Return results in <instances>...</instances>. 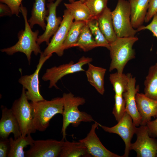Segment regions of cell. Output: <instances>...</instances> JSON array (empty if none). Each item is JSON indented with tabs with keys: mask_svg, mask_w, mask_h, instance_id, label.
Masks as SVG:
<instances>
[{
	"mask_svg": "<svg viewBox=\"0 0 157 157\" xmlns=\"http://www.w3.org/2000/svg\"><path fill=\"white\" fill-rule=\"evenodd\" d=\"M20 9L24 20V29L18 33L19 40L15 44L9 47L2 49L1 51L9 55H12L18 52L23 53L26 56L30 65L32 53L37 56L42 52L39 45L37 43L39 31L38 30L34 31H32L27 20V8L22 4Z\"/></svg>",
	"mask_w": 157,
	"mask_h": 157,
	"instance_id": "obj_1",
	"label": "cell"
},
{
	"mask_svg": "<svg viewBox=\"0 0 157 157\" xmlns=\"http://www.w3.org/2000/svg\"><path fill=\"white\" fill-rule=\"evenodd\" d=\"M138 40V38L135 36L117 37L114 41L110 44L108 50L111 59L109 68L110 72L116 69L118 73H123L127 63L135 57L133 47Z\"/></svg>",
	"mask_w": 157,
	"mask_h": 157,
	"instance_id": "obj_2",
	"label": "cell"
},
{
	"mask_svg": "<svg viewBox=\"0 0 157 157\" xmlns=\"http://www.w3.org/2000/svg\"><path fill=\"white\" fill-rule=\"evenodd\" d=\"M62 98L63 110L61 133L63 135L62 140H64L66 138V129L70 124L76 126L81 122L95 121L90 115L85 112L80 111L78 110V106L83 105L85 102L84 98L75 97L71 92L64 93Z\"/></svg>",
	"mask_w": 157,
	"mask_h": 157,
	"instance_id": "obj_3",
	"label": "cell"
},
{
	"mask_svg": "<svg viewBox=\"0 0 157 157\" xmlns=\"http://www.w3.org/2000/svg\"><path fill=\"white\" fill-rule=\"evenodd\" d=\"M33 113V124L36 131H43L49 125L51 119L56 115H62L63 101L62 97L50 101L44 100L31 103Z\"/></svg>",
	"mask_w": 157,
	"mask_h": 157,
	"instance_id": "obj_4",
	"label": "cell"
},
{
	"mask_svg": "<svg viewBox=\"0 0 157 157\" xmlns=\"http://www.w3.org/2000/svg\"><path fill=\"white\" fill-rule=\"evenodd\" d=\"M26 89L22 88L20 97L15 101L11 109L19 125L22 135L25 136L35 132L33 124V109L26 95Z\"/></svg>",
	"mask_w": 157,
	"mask_h": 157,
	"instance_id": "obj_5",
	"label": "cell"
},
{
	"mask_svg": "<svg viewBox=\"0 0 157 157\" xmlns=\"http://www.w3.org/2000/svg\"><path fill=\"white\" fill-rule=\"evenodd\" d=\"M131 11L129 1L118 0L111 16L114 30L117 37L135 36L138 32L133 27Z\"/></svg>",
	"mask_w": 157,
	"mask_h": 157,
	"instance_id": "obj_6",
	"label": "cell"
},
{
	"mask_svg": "<svg viewBox=\"0 0 157 157\" xmlns=\"http://www.w3.org/2000/svg\"><path fill=\"white\" fill-rule=\"evenodd\" d=\"M92 61V58L83 56L76 63L71 61L68 63L47 69L42 76V79L44 81H49V88L55 87L59 89L56 84L59 80L67 75L85 71L83 66Z\"/></svg>",
	"mask_w": 157,
	"mask_h": 157,
	"instance_id": "obj_7",
	"label": "cell"
},
{
	"mask_svg": "<svg viewBox=\"0 0 157 157\" xmlns=\"http://www.w3.org/2000/svg\"><path fill=\"white\" fill-rule=\"evenodd\" d=\"M73 20L69 11L67 9L65 10L62 22L58 29L43 52L44 56L52 55L53 53H55L59 56L63 55L65 50L64 43Z\"/></svg>",
	"mask_w": 157,
	"mask_h": 157,
	"instance_id": "obj_8",
	"label": "cell"
},
{
	"mask_svg": "<svg viewBox=\"0 0 157 157\" xmlns=\"http://www.w3.org/2000/svg\"><path fill=\"white\" fill-rule=\"evenodd\" d=\"M135 134L137 140L134 143L131 144L130 150L135 151L137 157H156L157 140L150 137L147 125L137 128Z\"/></svg>",
	"mask_w": 157,
	"mask_h": 157,
	"instance_id": "obj_9",
	"label": "cell"
},
{
	"mask_svg": "<svg viewBox=\"0 0 157 157\" xmlns=\"http://www.w3.org/2000/svg\"><path fill=\"white\" fill-rule=\"evenodd\" d=\"M52 55L45 56L42 52L34 73L30 75L22 76L19 79V83L27 90L26 93L28 100L32 102H36L44 99L40 92L39 73L44 63Z\"/></svg>",
	"mask_w": 157,
	"mask_h": 157,
	"instance_id": "obj_10",
	"label": "cell"
},
{
	"mask_svg": "<svg viewBox=\"0 0 157 157\" xmlns=\"http://www.w3.org/2000/svg\"><path fill=\"white\" fill-rule=\"evenodd\" d=\"M99 126L106 132L117 134L122 138L125 144L124 153L122 157L129 156L131 141L135 134L137 128L133 123L131 117L126 112L115 125L108 127L101 125Z\"/></svg>",
	"mask_w": 157,
	"mask_h": 157,
	"instance_id": "obj_11",
	"label": "cell"
},
{
	"mask_svg": "<svg viewBox=\"0 0 157 157\" xmlns=\"http://www.w3.org/2000/svg\"><path fill=\"white\" fill-rule=\"evenodd\" d=\"M53 139L34 140L30 149L25 152L27 157H59L63 141Z\"/></svg>",
	"mask_w": 157,
	"mask_h": 157,
	"instance_id": "obj_12",
	"label": "cell"
},
{
	"mask_svg": "<svg viewBox=\"0 0 157 157\" xmlns=\"http://www.w3.org/2000/svg\"><path fill=\"white\" fill-rule=\"evenodd\" d=\"M63 0H49V3L47 4L48 14L46 17V27L44 32L38 37L37 43L39 45L45 42L47 45L50 42V38L54 34L58 29L62 19L60 17H57L56 9L57 7Z\"/></svg>",
	"mask_w": 157,
	"mask_h": 157,
	"instance_id": "obj_13",
	"label": "cell"
},
{
	"mask_svg": "<svg viewBox=\"0 0 157 157\" xmlns=\"http://www.w3.org/2000/svg\"><path fill=\"white\" fill-rule=\"evenodd\" d=\"M99 123L95 121L85 138L79 141L83 142L87 148L89 154L95 157H122L110 151L103 145L95 132Z\"/></svg>",
	"mask_w": 157,
	"mask_h": 157,
	"instance_id": "obj_14",
	"label": "cell"
},
{
	"mask_svg": "<svg viewBox=\"0 0 157 157\" xmlns=\"http://www.w3.org/2000/svg\"><path fill=\"white\" fill-rule=\"evenodd\" d=\"M129 74V81L126 91L122 96L126 101V112L132 117L133 123L136 126L140 125L142 118L137 109L135 101V95L139 91L138 86L135 87L136 79L130 73Z\"/></svg>",
	"mask_w": 157,
	"mask_h": 157,
	"instance_id": "obj_15",
	"label": "cell"
},
{
	"mask_svg": "<svg viewBox=\"0 0 157 157\" xmlns=\"http://www.w3.org/2000/svg\"><path fill=\"white\" fill-rule=\"evenodd\" d=\"M2 115L0 120V137L2 138H8L13 133L14 139L22 135L17 120L11 108L6 107L2 108Z\"/></svg>",
	"mask_w": 157,
	"mask_h": 157,
	"instance_id": "obj_16",
	"label": "cell"
},
{
	"mask_svg": "<svg viewBox=\"0 0 157 157\" xmlns=\"http://www.w3.org/2000/svg\"><path fill=\"white\" fill-rule=\"evenodd\" d=\"M135 101L142 118L140 125H146L152 117H157V100L151 99L144 94L138 92L135 95Z\"/></svg>",
	"mask_w": 157,
	"mask_h": 157,
	"instance_id": "obj_17",
	"label": "cell"
},
{
	"mask_svg": "<svg viewBox=\"0 0 157 157\" xmlns=\"http://www.w3.org/2000/svg\"><path fill=\"white\" fill-rule=\"evenodd\" d=\"M149 0H129L131 24L135 29L142 26L147 11Z\"/></svg>",
	"mask_w": 157,
	"mask_h": 157,
	"instance_id": "obj_18",
	"label": "cell"
},
{
	"mask_svg": "<svg viewBox=\"0 0 157 157\" xmlns=\"http://www.w3.org/2000/svg\"><path fill=\"white\" fill-rule=\"evenodd\" d=\"M88 64V69L85 71L88 81L99 93L103 95L105 92L104 77L106 69L90 63Z\"/></svg>",
	"mask_w": 157,
	"mask_h": 157,
	"instance_id": "obj_19",
	"label": "cell"
},
{
	"mask_svg": "<svg viewBox=\"0 0 157 157\" xmlns=\"http://www.w3.org/2000/svg\"><path fill=\"white\" fill-rule=\"evenodd\" d=\"M97 19L100 30L109 43L114 41L117 37L114 29L110 8L107 7Z\"/></svg>",
	"mask_w": 157,
	"mask_h": 157,
	"instance_id": "obj_20",
	"label": "cell"
},
{
	"mask_svg": "<svg viewBox=\"0 0 157 157\" xmlns=\"http://www.w3.org/2000/svg\"><path fill=\"white\" fill-rule=\"evenodd\" d=\"M34 0L31 16L28 22L31 28H33L35 25L38 24L44 31L46 25L45 19L48 14V10L45 7L46 0Z\"/></svg>",
	"mask_w": 157,
	"mask_h": 157,
	"instance_id": "obj_21",
	"label": "cell"
},
{
	"mask_svg": "<svg viewBox=\"0 0 157 157\" xmlns=\"http://www.w3.org/2000/svg\"><path fill=\"white\" fill-rule=\"evenodd\" d=\"M87 148L81 142L63 141L60 157H91Z\"/></svg>",
	"mask_w": 157,
	"mask_h": 157,
	"instance_id": "obj_22",
	"label": "cell"
},
{
	"mask_svg": "<svg viewBox=\"0 0 157 157\" xmlns=\"http://www.w3.org/2000/svg\"><path fill=\"white\" fill-rule=\"evenodd\" d=\"M64 4L75 21L86 23L92 18L88 7L80 0L68 3H65Z\"/></svg>",
	"mask_w": 157,
	"mask_h": 157,
	"instance_id": "obj_23",
	"label": "cell"
},
{
	"mask_svg": "<svg viewBox=\"0 0 157 157\" xmlns=\"http://www.w3.org/2000/svg\"><path fill=\"white\" fill-rule=\"evenodd\" d=\"M10 147L8 157H25L24 148L28 145H32L34 140L31 134L25 136L22 135L16 139L9 138Z\"/></svg>",
	"mask_w": 157,
	"mask_h": 157,
	"instance_id": "obj_24",
	"label": "cell"
},
{
	"mask_svg": "<svg viewBox=\"0 0 157 157\" xmlns=\"http://www.w3.org/2000/svg\"><path fill=\"white\" fill-rule=\"evenodd\" d=\"M144 84V94L151 99L157 100V63L149 68Z\"/></svg>",
	"mask_w": 157,
	"mask_h": 157,
	"instance_id": "obj_25",
	"label": "cell"
},
{
	"mask_svg": "<svg viewBox=\"0 0 157 157\" xmlns=\"http://www.w3.org/2000/svg\"><path fill=\"white\" fill-rule=\"evenodd\" d=\"M74 47H78L85 52L97 47L94 38L86 23L82 28Z\"/></svg>",
	"mask_w": 157,
	"mask_h": 157,
	"instance_id": "obj_26",
	"label": "cell"
},
{
	"mask_svg": "<svg viewBox=\"0 0 157 157\" xmlns=\"http://www.w3.org/2000/svg\"><path fill=\"white\" fill-rule=\"evenodd\" d=\"M86 23L83 21L73 22L69 31L67 38L64 43V49L74 47L78 40L81 30Z\"/></svg>",
	"mask_w": 157,
	"mask_h": 157,
	"instance_id": "obj_27",
	"label": "cell"
},
{
	"mask_svg": "<svg viewBox=\"0 0 157 157\" xmlns=\"http://www.w3.org/2000/svg\"><path fill=\"white\" fill-rule=\"evenodd\" d=\"M129 74H120L117 72L110 74L109 80L112 84L115 94L122 95L127 88Z\"/></svg>",
	"mask_w": 157,
	"mask_h": 157,
	"instance_id": "obj_28",
	"label": "cell"
},
{
	"mask_svg": "<svg viewBox=\"0 0 157 157\" xmlns=\"http://www.w3.org/2000/svg\"><path fill=\"white\" fill-rule=\"evenodd\" d=\"M86 23L94 38L97 47H104L108 49L110 43L100 30L97 19L92 18Z\"/></svg>",
	"mask_w": 157,
	"mask_h": 157,
	"instance_id": "obj_29",
	"label": "cell"
},
{
	"mask_svg": "<svg viewBox=\"0 0 157 157\" xmlns=\"http://www.w3.org/2000/svg\"><path fill=\"white\" fill-rule=\"evenodd\" d=\"M108 0H87L84 3L90 10L92 18L97 17L107 7Z\"/></svg>",
	"mask_w": 157,
	"mask_h": 157,
	"instance_id": "obj_30",
	"label": "cell"
},
{
	"mask_svg": "<svg viewBox=\"0 0 157 157\" xmlns=\"http://www.w3.org/2000/svg\"><path fill=\"white\" fill-rule=\"evenodd\" d=\"M115 104L112 113L118 122L126 112V101L122 95L116 94L114 96Z\"/></svg>",
	"mask_w": 157,
	"mask_h": 157,
	"instance_id": "obj_31",
	"label": "cell"
},
{
	"mask_svg": "<svg viewBox=\"0 0 157 157\" xmlns=\"http://www.w3.org/2000/svg\"><path fill=\"white\" fill-rule=\"evenodd\" d=\"M22 0H0V2L7 5L11 9L13 15L18 16L21 13L20 8Z\"/></svg>",
	"mask_w": 157,
	"mask_h": 157,
	"instance_id": "obj_32",
	"label": "cell"
},
{
	"mask_svg": "<svg viewBox=\"0 0 157 157\" xmlns=\"http://www.w3.org/2000/svg\"><path fill=\"white\" fill-rule=\"evenodd\" d=\"M157 13V0H149L144 22H149Z\"/></svg>",
	"mask_w": 157,
	"mask_h": 157,
	"instance_id": "obj_33",
	"label": "cell"
},
{
	"mask_svg": "<svg viewBox=\"0 0 157 157\" xmlns=\"http://www.w3.org/2000/svg\"><path fill=\"white\" fill-rule=\"evenodd\" d=\"M149 30L153 34L154 36L157 38V13L153 16L151 22L146 26H142L137 30L138 31L142 30Z\"/></svg>",
	"mask_w": 157,
	"mask_h": 157,
	"instance_id": "obj_34",
	"label": "cell"
},
{
	"mask_svg": "<svg viewBox=\"0 0 157 157\" xmlns=\"http://www.w3.org/2000/svg\"><path fill=\"white\" fill-rule=\"evenodd\" d=\"M10 147L9 139L2 138L0 140V157H7Z\"/></svg>",
	"mask_w": 157,
	"mask_h": 157,
	"instance_id": "obj_35",
	"label": "cell"
},
{
	"mask_svg": "<svg viewBox=\"0 0 157 157\" xmlns=\"http://www.w3.org/2000/svg\"><path fill=\"white\" fill-rule=\"evenodd\" d=\"M146 125L150 136L157 137V118L155 120L148 122Z\"/></svg>",
	"mask_w": 157,
	"mask_h": 157,
	"instance_id": "obj_36",
	"label": "cell"
},
{
	"mask_svg": "<svg viewBox=\"0 0 157 157\" xmlns=\"http://www.w3.org/2000/svg\"><path fill=\"white\" fill-rule=\"evenodd\" d=\"M13 15L11 10L6 4L0 2V16H11Z\"/></svg>",
	"mask_w": 157,
	"mask_h": 157,
	"instance_id": "obj_37",
	"label": "cell"
},
{
	"mask_svg": "<svg viewBox=\"0 0 157 157\" xmlns=\"http://www.w3.org/2000/svg\"><path fill=\"white\" fill-rule=\"evenodd\" d=\"M70 3L72 2L75 1V0H68Z\"/></svg>",
	"mask_w": 157,
	"mask_h": 157,
	"instance_id": "obj_38",
	"label": "cell"
},
{
	"mask_svg": "<svg viewBox=\"0 0 157 157\" xmlns=\"http://www.w3.org/2000/svg\"><path fill=\"white\" fill-rule=\"evenodd\" d=\"M82 2L84 3L87 0H80Z\"/></svg>",
	"mask_w": 157,
	"mask_h": 157,
	"instance_id": "obj_39",
	"label": "cell"
},
{
	"mask_svg": "<svg viewBox=\"0 0 157 157\" xmlns=\"http://www.w3.org/2000/svg\"><path fill=\"white\" fill-rule=\"evenodd\" d=\"M156 157H157V150H156Z\"/></svg>",
	"mask_w": 157,
	"mask_h": 157,
	"instance_id": "obj_40",
	"label": "cell"
}]
</instances>
